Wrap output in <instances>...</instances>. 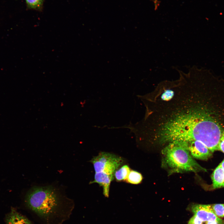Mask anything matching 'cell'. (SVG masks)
Wrapping results in <instances>:
<instances>
[{
    "label": "cell",
    "mask_w": 224,
    "mask_h": 224,
    "mask_svg": "<svg viewBox=\"0 0 224 224\" xmlns=\"http://www.w3.org/2000/svg\"><path fill=\"white\" fill-rule=\"evenodd\" d=\"M26 205L42 224H62L74 208L72 200L51 186L32 188L27 194Z\"/></svg>",
    "instance_id": "obj_1"
},
{
    "label": "cell",
    "mask_w": 224,
    "mask_h": 224,
    "mask_svg": "<svg viewBox=\"0 0 224 224\" xmlns=\"http://www.w3.org/2000/svg\"><path fill=\"white\" fill-rule=\"evenodd\" d=\"M222 131L218 124L196 103L187 119L181 141H199L213 152L218 150Z\"/></svg>",
    "instance_id": "obj_2"
},
{
    "label": "cell",
    "mask_w": 224,
    "mask_h": 224,
    "mask_svg": "<svg viewBox=\"0 0 224 224\" xmlns=\"http://www.w3.org/2000/svg\"><path fill=\"white\" fill-rule=\"evenodd\" d=\"M163 163L170 173L206 171L193 159L186 142H174L167 144L162 150Z\"/></svg>",
    "instance_id": "obj_3"
},
{
    "label": "cell",
    "mask_w": 224,
    "mask_h": 224,
    "mask_svg": "<svg viewBox=\"0 0 224 224\" xmlns=\"http://www.w3.org/2000/svg\"><path fill=\"white\" fill-rule=\"evenodd\" d=\"M95 173L103 172L114 175L115 170L123 163L119 156L110 153L101 152L91 161Z\"/></svg>",
    "instance_id": "obj_4"
},
{
    "label": "cell",
    "mask_w": 224,
    "mask_h": 224,
    "mask_svg": "<svg viewBox=\"0 0 224 224\" xmlns=\"http://www.w3.org/2000/svg\"><path fill=\"white\" fill-rule=\"evenodd\" d=\"M192 211L203 222L217 221L224 224V221L214 213L211 205L195 204L192 207Z\"/></svg>",
    "instance_id": "obj_5"
},
{
    "label": "cell",
    "mask_w": 224,
    "mask_h": 224,
    "mask_svg": "<svg viewBox=\"0 0 224 224\" xmlns=\"http://www.w3.org/2000/svg\"><path fill=\"white\" fill-rule=\"evenodd\" d=\"M189 151L193 158L206 160L212 155V152L203 143L194 141L187 143Z\"/></svg>",
    "instance_id": "obj_6"
},
{
    "label": "cell",
    "mask_w": 224,
    "mask_h": 224,
    "mask_svg": "<svg viewBox=\"0 0 224 224\" xmlns=\"http://www.w3.org/2000/svg\"><path fill=\"white\" fill-rule=\"evenodd\" d=\"M114 179V175L106 173H95L94 180L91 183H97L103 188V194L107 198L109 197L110 186Z\"/></svg>",
    "instance_id": "obj_7"
},
{
    "label": "cell",
    "mask_w": 224,
    "mask_h": 224,
    "mask_svg": "<svg viewBox=\"0 0 224 224\" xmlns=\"http://www.w3.org/2000/svg\"><path fill=\"white\" fill-rule=\"evenodd\" d=\"M7 224H33L27 218L12 209L6 218Z\"/></svg>",
    "instance_id": "obj_8"
},
{
    "label": "cell",
    "mask_w": 224,
    "mask_h": 224,
    "mask_svg": "<svg viewBox=\"0 0 224 224\" xmlns=\"http://www.w3.org/2000/svg\"><path fill=\"white\" fill-rule=\"evenodd\" d=\"M211 178L213 189L224 187V170L222 168L220 164L213 171Z\"/></svg>",
    "instance_id": "obj_9"
},
{
    "label": "cell",
    "mask_w": 224,
    "mask_h": 224,
    "mask_svg": "<svg viewBox=\"0 0 224 224\" xmlns=\"http://www.w3.org/2000/svg\"><path fill=\"white\" fill-rule=\"evenodd\" d=\"M130 170L128 165H124L115 170L114 177L118 182L126 181Z\"/></svg>",
    "instance_id": "obj_10"
},
{
    "label": "cell",
    "mask_w": 224,
    "mask_h": 224,
    "mask_svg": "<svg viewBox=\"0 0 224 224\" xmlns=\"http://www.w3.org/2000/svg\"><path fill=\"white\" fill-rule=\"evenodd\" d=\"M142 180V176L140 173L131 170L125 181L128 183L135 184L140 183Z\"/></svg>",
    "instance_id": "obj_11"
},
{
    "label": "cell",
    "mask_w": 224,
    "mask_h": 224,
    "mask_svg": "<svg viewBox=\"0 0 224 224\" xmlns=\"http://www.w3.org/2000/svg\"><path fill=\"white\" fill-rule=\"evenodd\" d=\"M28 9L41 12L43 10L44 0H25Z\"/></svg>",
    "instance_id": "obj_12"
},
{
    "label": "cell",
    "mask_w": 224,
    "mask_h": 224,
    "mask_svg": "<svg viewBox=\"0 0 224 224\" xmlns=\"http://www.w3.org/2000/svg\"><path fill=\"white\" fill-rule=\"evenodd\" d=\"M212 210L218 217H224V204H216L212 205Z\"/></svg>",
    "instance_id": "obj_13"
},
{
    "label": "cell",
    "mask_w": 224,
    "mask_h": 224,
    "mask_svg": "<svg viewBox=\"0 0 224 224\" xmlns=\"http://www.w3.org/2000/svg\"><path fill=\"white\" fill-rule=\"evenodd\" d=\"M218 150H220L224 153V130L222 131L218 143Z\"/></svg>",
    "instance_id": "obj_14"
},
{
    "label": "cell",
    "mask_w": 224,
    "mask_h": 224,
    "mask_svg": "<svg viewBox=\"0 0 224 224\" xmlns=\"http://www.w3.org/2000/svg\"><path fill=\"white\" fill-rule=\"evenodd\" d=\"M202 222L195 215H194L189 220L188 224H202Z\"/></svg>",
    "instance_id": "obj_15"
},
{
    "label": "cell",
    "mask_w": 224,
    "mask_h": 224,
    "mask_svg": "<svg viewBox=\"0 0 224 224\" xmlns=\"http://www.w3.org/2000/svg\"><path fill=\"white\" fill-rule=\"evenodd\" d=\"M206 224H221L217 221L209 222H206Z\"/></svg>",
    "instance_id": "obj_16"
},
{
    "label": "cell",
    "mask_w": 224,
    "mask_h": 224,
    "mask_svg": "<svg viewBox=\"0 0 224 224\" xmlns=\"http://www.w3.org/2000/svg\"><path fill=\"white\" fill-rule=\"evenodd\" d=\"M220 164L222 168L224 170V159L221 162V163H220Z\"/></svg>",
    "instance_id": "obj_17"
}]
</instances>
